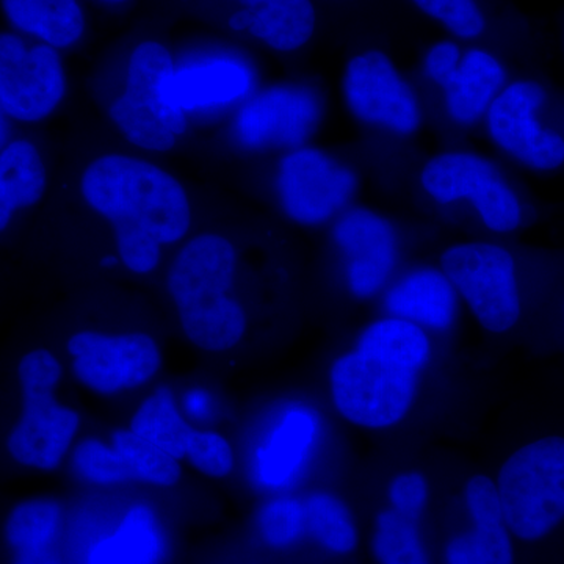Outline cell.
Listing matches in <instances>:
<instances>
[{
  "label": "cell",
  "mask_w": 564,
  "mask_h": 564,
  "mask_svg": "<svg viewBox=\"0 0 564 564\" xmlns=\"http://www.w3.org/2000/svg\"><path fill=\"white\" fill-rule=\"evenodd\" d=\"M215 210L174 252L166 291L182 329L196 347L225 351L242 340L248 313L226 296L240 263V247L228 226L214 223Z\"/></svg>",
  "instance_id": "obj_4"
},
{
  "label": "cell",
  "mask_w": 564,
  "mask_h": 564,
  "mask_svg": "<svg viewBox=\"0 0 564 564\" xmlns=\"http://www.w3.org/2000/svg\"><path fill=\"white\" fill-rule=\"evenodd\" d=\"M344 91L348 107L364 122L403 135L421 124L417 99L384 52L355 55L345 69Z\"/></svg>",
  "instance_id": "obj_16"
},
{
  "label": "cell",
  "mask_w": 564,
  "mask_h": 564,
  "mask_svg": "<svg viewBox=\"0 0 564 564\" xmlns=\"http://www.w3.org/2000/svg\"><path fill=\"white\" fill-rule=\"evenodd\" d=\"M65 532L62 505L52 499H32L11 508L2 536L13 555L57 551Z\"/></svg>",
  "instance_id": "obj_24"
},
{
  "label": "cell",
  "mask_w": 564,
  "mask_h": 564,
  "mask_svg": "<svg viewBox=\"0 0 564 564\" xmlns=\"http://www.w3.org/2000/svg\"><path fill=\"white\" fill-rule=\"evenodd\" d=\"M258 74L243 51L221 41H202L176 52L170 98L191 128L228 121L256 93Z\"/></svg>",
  "instance_id": "obj_6"
},
{
  "label": "cell",
  "mask_w": 564,
  "mask_h": 564,
  "mask_svg": "<svg viewBox=\"0 0 564 564\" xmlns=\"http://www.w3.org/2000/svg\"><path fill=\"white\" fill-rule=\"evenodd\" d=\"M165 541L158 516L148 505H133L115 527L88 547L85 564H161Z\"/></svg>",
  "instance_id": "obj_23"
},
{
  "label": "cell",
  "mask_w": 564,
  "mask_h": 564,
  "mask_svg": "<svg viewBox=\"0 0 564 564\" xmlns=\"http://www.w3.org/2000/svg\"><path fill=\"white\" fill-rule=\"evenodd\" d=\"M422 185L440 204L469 199L494 232H510L521 223V206L492 163L469 152H447L432 159Z\"/></svg>",
  "instance_id": "obj_13"
},
{
  "label": "cell",
  "mask_w": 564,
  "mask_h": 564,
  "mask_svg": "<svg viewBox=\"0 0 564 564\" xmlns=\"http://www.w3.org/2000/svg\"><path fill=\"white\" fill-rule=\"evenodd\" d=\"M322 99L310 85L285 84L256 91L223 124L218 140L247 154L303 148L321 124Z\"/></svg>",
  "instance_id": "obj_8"
},
{
  "label": "cell",
  "mask_w": 564,
  "mask_h": 564,
  "mask_svg": "<svg viewBox=\"0 0 564 564\" xmlns=\"http://www.w3.org/2000/svg\"><path fill=\"white\" fill-rule=\"evenodd\" d=\"M466 507L470 529L455 534L445 545V564H514L511 532L491 478L475 475L467 481Z\"/></svg>",
  "instance_id": "obj_20"
},
{
  "label": "cell",
  "mask_w": 564,
  "mask_h": 564,
  "mask_svg": "<svg viewBox=\"0 0 564 564\" xmlns=\"http://www.w3.org/2000/svg\"><path fill=\"white\" fill-rule=\"evenodd\" d=\"M198 3L221 28L239 39L261 44L278 54L306 47L317 31L314 0H180Z\"/></svg>",
  "instance_id": "obj_14"
},
{
  "label": "cell",
  "mask_w": 564,
  "mask_h": 564,
  "mask_svg": "<svg viewBox=\"0 0 564 564\" xmlns=\"http://www.w3.org/2000/svg\"><path fill=\"white\" fill-rule=\"evenodd\" d=\"M334 240L345 256L350 291L359 299H369L380 291L395 265L392 226L373 212L352 209L337 221Z\"/></svg>",
  "instance_id": "obj_19"
},
{
  "label": "cell",
  "mask_w": 564,
  "mask_h": 564,
  "mask_svg": "<svg viewBox=\"0 0 564 564\" xmlns=\"http://www.w3.org/2000/svg\"><path fill=\"white\" fill-rule=\"evenodd\" d=\"M372 551L378 564H433L417 521L392 510L383 511L375 522Z\"/></svg>",
  "instance_id": "obj_28"
},
{
  "label": "cell",
  "mask_w": 564,
  "mask_h": 564,
  "mask_svg": "<svg viewBox=\"0 0 564 564\" xmlns=\"http://www.w3.org/2000/svg\"><path fill=\"white\" fill-rule=\"evenodd\" d=\"M7 29L66 54L88 35L85 0H0Z\"/></svg>",
  "instance_id": "obj_21"
},
{
  "label": "cell",
  "mask_w": 564,
  "mask_h": 564,
  "mask_svg": "<svg viewBox=\"0 0 564 564\" xmlns=\"http://www.w3.org/2000/svg\"><path fill=\"white\" fill-rule=\"evenodd\" d=\"M278 202L291 220L303 226L328 221L350 202L355 174L315 148L285 152L274 177Z\"/></svg>",
  "instance_id": "obj_12"
},
{
  "label": "cell",
  "mask_w": 564,
  "mask_h": 564,
  "mask_svg": "<svg viewBox=\"0 0 564 564\" xmlns=\"http://www.w3.org/2000/svg\"><path fill=\"white\" fill-rule=\"evenodd\" d=\"M315 421L306 411H292L278 426L272 441L259 454V470L267 486H282L303 462L313 444Z\"/></svg>",
  "instance_id": "obj_25"
},
{
  "label": "cell",
  "mask_w": 564,
  "mask_h": 564,
  "mask_svg": "<svg viewBox=\"0 0 564 564\" xmlns=\"http://www.w3.org/2000/svg\"><path fill=\"white\" fill-rule=\"evenodd\" d=\"M85 2H90L93 6H98L106 10H121L128 7L132 0H85Z\"/></svg>",
  "instance_id": "obj_37"
},
{
  "label": "cell",
  "mask_w": 564,
  "mask_h": 564,
  "mask_svg": "<svg viewBox=\"0 0 564 564\" xmlns=\"http://www.w3.org/2000/svg\"><path fill=\"white\" fill-rule=\"evenodd\" d=\"M258 532L262 543L276 551L299 544L307 534L304 503L281 497L263 505L258 514Z\"/></svg>",
  "instance_id": "obj_30"
},
{
  "label": "cell",
  "mask_w": 564,
  "mask_h": 564,
  "mask_svg": "<svg viewBox=\"0 0 564 564\" xmlns=\"http://www.w3.org/2000/svg\"><path fill=\"white\" fill-rule=\"evenodd\" d=\"M131 432L158 445L173 458L181 459L187 456L188 437L193 429L177 413L170 389L162 388L141 404L133 415Z\"/></svg>",
  "instance_id": "obj_26"
},
{
  "label": "cell",
  "mask_w": 564,
  "mask_h": 564,
  "mask_svg": "<svg viewBox=\"0 0 564 564\" xmlns=\"http://www.w3.org/2000/svg\"><path fill=\"white\" fill-rule=\"evenodd\" d=\"M389 510L404 518L419 521L429 502V484L419 473H404L389 488Z\"/></svg>",
  "instance_id": "obj_34"
},
{
  "label": "cell",
  "mask_w": 564,
  "mask_h": 564,
  "mask_svg": "<svg viewBox=\"0 0 564 564\" xmlns=\"http://www.w3.org/2000/svg\"><path fill=\"white\" fill-rule=\"evenodd\" d=\"M9 564H68L57 551L11 556Z\"/></svg>",
  "instance_id": "obj_35"
},
{
  "label": "cell",
  "mask_w": 564,
  "mask_h": 564,
  "mask_svg": "<svg viewBox=\"0 0 564 564\" xmlns=\"http://www.w3.org/2000/svg\"><path fill=\"white\" fill-rule=\"evenodd\" d=\"M174 66L176 51L165 40L141 35L96 68L87 91L115 140L151 158L185 143L191 124L170 98Z\"/></svg>",
  "instance_id": "obj_2"
},
{
  "label": "cell",
  "mask_w": 564,
  "mask_h": 564,
  "mask_svg": "<svg viewBox=\"0 0 564 564\" xmlns=\"http://www.w3.org/2000/svg\"><path fill=\"white\" fill-rule=\"evenodd\" d=\"M448 281L491 333L513 328L521 315L514 261L510 252L492 243L455 245L441 256Z\"/></svg>",
  "instance_id": "obj_10"
},
{
  "label": "cell",
  "mask_w": 564,
  "mask_h": 564,
  "mask_svg": "<svg viewBox=\"0 0 564 564\" xmlns=\"http://www.w3.org/2000/svg\"><path fill=\"white\" fill-rule=\"evenodd\" d=\"M17 364L24 417L11 433L3 454L10 464L22 469H57L79 429V414L63 406L55 397L62 364L46 347L22 352Z\"/></svg>",
  "instance_id": "obj_5"
},
{
  "label": "cell",
  "mask_w": 564,
  "mask_h": 564,
  "mask_svg": "<svg viewBox=\"0 0 564 564\" xmlns=\"http://www.w3.org/2000/svg\"><path fill=\"white\" fill-rule=\"evenodd\" d=\"M307 534L323 551L348 555L358 547L359 534L347 505L332 494L317 492L304 502Z\"/></svg>",
  "instance_id": "obj_27"
},
{
  "label": "cell",
  "mask_w": 564,
  "mask_h": 564,
  "mask_svg": "<svg viewBox=\"0 0 564 564\" xmlns=\"http://www.w3.org/2000/svg\"><path fill=\"white\" fill-rule=\"evenodd\" d=\"M386 310L397 318L432 329H447L456 314L454 284L443 272L417 270L404 276L386 296Z\"/></svg>",
  "instance_id": "obj_22"
},
{
  "label": "cell",
  "mask_w": 564,
  "mask_h": 564,
  "mask_svg": "<svg viewBox=\"0 0 564 564\" xmlns=\"http://www.w3.org/2000/svg\"><path fill=\"white\" fill-rule=\"evenodd\" d=\"M426 74L445 93L448 113L462 124H473L494 101L505 80V69L484 50L462 52L452 40L433 44L425 57Z\"/></svg>",
  "instance_id": "obj_18"
},
{
  "label": "cell",
  "mask_w": 564,
  "mask_h": 564,
  "mask_svg": "<svg viewBox=\"0 0 564 564\" xmlns=\"http://www.w3.org/2000/svg\"><path fill=\"white\" fill-rule=\"evenodd\" d=\"M411 2L458 39L474 40L485 32V14L477 0H411Z\"/></svg>",
  "instance_id": "obj_32"
},
{
  "label": "cell",
  "mask_w": 564,
  "mask_h": 564,
  "mask_svg": "<svg viewBox=\"0 0 564 564\" xmlns=\"http://www.w3.org/2000/svg\"><path fill=\"white\" fill-rule=\"evenodd\" d=\"M74 466L82 477L98 485L137 481L131 464L118 448H110L99 441L87 440L77 445Z\"/></svg>",
  "instance_id": "obj_31"
},
{
  "label": "cell",
  "mask_w": 564,
  "mask_h": 564,
  "mask_svg": "<svg viewBox=\"0 0 564 564\" xmlns=\"http://www.w3.org/2000/svg\"><path fill=\"white\" fill-rule=\"evenodd\" d=\"M500 502L511 534L547 536L564 521V437H544L519 448L500 469Z\"/></svg>",
  "instance_id": "obj_7"
},
{
  "label": "cell",
  "mask_w": 564,
  "mask_h": 564,
  "mask_svg": "<svg viewBox=\"0 0 564 564\" xmlns=\"http://www.w3.org/2000/svg\"><path fill=\"white\" fill-rule=\"evenodd\" d=\"M429 336L413 322L389 317L372 323L355 351L332 369L337 411L366 429H386L413 406L419 373L430 361Z\"/></svg>",
  "instance_id": "obj_3"
},
{
  "label": "cell",
  "mask_w": 564,
  "mask_h": 564,
  "mask_svg": "<svg viewBox=\"0 0 564 564\" xmlns=\"http://www.w3.org/2000/svg\"><path fill=\"white\" fill-rule=\"evenodd\" d=\"M113 447L118 448L131 464L137 481L161 486H173L180 481L181 467L176 458L158 445L143 440L133 432L113 434Z\"/></svg>",
  "instance_id": "obj_29"
},
{
  "label": "cell",
  "mask_w": 564,
  "mask_h": 564,
  "mask_svg": "<svg viewBox=\"0 0 564 564\" xmlns=\"http://www.w3.org/2000/svg\"><path fill=\"white\" fill-rule=\"evenodd\" d=\"M544 101L545 91L540 84L516 82L491 102L489 132L502 150L527 166L555 170L564 162V141L534 120Z\"/></svg>",
  "instance_id": "obj_17"
},
{
  "label": "cell",
  "mask_w": 564,
  "mask_h": 564,
  "mask_svg": "<svg viewBox=\"0 0 564 564\" xmlns=\"http://www.w3.org/2000/svg\"><path fill=\"white\" fill-rule=\"evenodd\" d=\"M65 54L0 31V109L20 129L40 128L68 98Z\"/></svg>",
  "instance_id": "obj_9"
},
{
  "label": "cell",
  "mask_w": 564,
  "mask_h": 564,
  "mask_svg": "<svg viewBox=\"0 0 564 564\" xmlns=\"http://www.w3.org/2000/svg\"><path fill=\"white\" fill-rule=\"evenodd\" d=\"M18 131H20V128L0 109V151L6 148V144L13 139Z\"/></svg>",
  "instance_id": "obj_36"
},
{
  "label": "cell",
  "mask_w": 564,
  "mask_h": 564,
  "mask_svg": "<svg viewBox=\"0 0 564 564\" xmlns=\"http://www.w3.org/2000/svg\"><path fill=\"white\" fill-rule=\"evenodd\" d=\"M61 150L40 128L20 129L0 151V247L29 231L50 196Z\"/></svg>",
  "instance_id": "obj_11"
},
{
  "label": "cell",
  "mask_w": 564,
  "mask_h": 564,
  "mask_svg": "<svg viewBox=\"0 0 564 564\" xmlns=\"http://www.w3.org/2000/svg\"><path fill=\"white\" fill-rule=\"evenodd\" d=\"M187 456L196 469L209 477H226L232 470L231 445L217 433L195 432L188 437Z\"/></svg>",
  "instance_id": "obj_33"
},
{
  "label": "cell",
  "mask_w": 564,
  "mask_h": 564,
  "mask_svg": "<svg viewBox=\"0 0 564 564\" xmlns=\"http://www.w3.org/2000/svg\"><path fill=\"white\" fill-rule=\"evenodd\" d=\"M82 383L99 393H115L147 383L161 367L158 344L144 333L79 332L66 344Z\"/></svg>",
  "instance_id": "obj_15"
},
{
  "label": "cell",
  "mask_w": 564,
  "mask_h": 564,
  "mask_svg": "<svg viewBox=\"0 0 564 564\" xmlns=\"http://www.w3.org/2000/svg\"><path fill=\"white\" fill-rule=\"evenodd\" d=\"M212 210L210 199L151 155L109 132L79 133L61 150L50 196L25 236L47 254L95 245L101 272L150 276Z\"/></svg>",
  "instance_id": "obj_1"
}]
</instances>
